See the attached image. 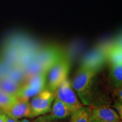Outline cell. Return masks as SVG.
<instances>
[{
  "label": "cell",
  "mask_w": 122,
  "mask_h": 122,
  "mask_svg": "<svg viewBox=\"0 0 122 122\" xmlns=\"http://www.w3.org/2000/svg\"><path fill=\"white\" fill-rule=\"evenodd\" d=\"M113 107L114 109L116 110V112L118 113L119 116L120 117V118L122 119V102L117 101H116L115 104L114 105Z\"/></svg>",
  "instance_id": "16"
},
{
  "label": "cell",
  "mask_w": 122,
  "mask_h": 122,
  "mask_svg": "<svg viewBox=\"0 0 122 122\" xmlns=\"http://www.w3.org/2000/svg\"><path fill=\"white\" fill-rule=\"evenodd\" d=\"M106 57L110 65L122 64L121 37H119L112 43L106 44Z\"/></svg>",
  "instance_id": "10"
},
{
  "label": "cell",
  "mask_w": 122,
  "mask_h": 122,
  "mask_svg": "<svg viewBox=\"0 0 122 122\" xmlns=\"http://www.w3.org/2000/svg\"><path fill=\"white\" fill-rule=\"evenodd\" d=\"M55 98L59 99L69 109L71 112L83 106L73 91L70 81L66 79L53 92Z\"/></svg>",
  "instance_id": "3"
},
{
  "label": "cell",
  "mask_w": 122,
  "mask_h": 122,
  "mask_svg": "<svg viewBox=\"0 0 122 122\" xmlns=\"http://www.w3.org/2000/svg\"><path fill=\"white\" fill-rule=\"evenodd\" d=\"M60 49L56 46H48L39 50L36 54L34 60L41 68L42 72H47L55 63L63 57Z\"/></svg>",
  "instance_id": "5"
},
{
  "label": "cell",
  "mask_w": 122,
  "mask_h": 122,
  "mask_svg": "<svg viewBox=\"0 0 122 122\" xmlns=\"http://www.w3.org/2000/svg\"><path fill=\"white\" fill-rule=\"evenodd\" d=\"M50 113L48 115L39 117L35 122H53L67 118L71 114V111L59 99L55 98Z\"/></svg>",
  "instance_id": "7"
},
{
  "label": "cell",
  "mask_w": 122,
  "mask_h": 122,
  "mask_svg": "<svg viewBox=\"0 0 122 122\" xmlns=\"http://www.w3.org/2000/svg\"><path fill=\"white\" fill-rule=\"evenodd\" d=\"M91 122H103L102 121H101V120H98V119H95V118H92V120H91Z\"/></svg>",
  "instance_id": "19"
},
{
  "label": "cell",
  "mask_w": 122,
  "mask_h": 122,
  "mask_svg": "<svg viewBox=\"0 0 122 122\" xmlns=\"http://www.w3.org/2000/svg\"><path fill=\"white\" fill-rule=\"evenodd\" d=\"M6 115L5 114L0 113V122H5Z\"/></svg>",
  "instance_id": "18"
},
{
  "label": "cell",
  "mask_w": 122,
  "mask_h": 122,
  "mask_svg": "<svg viewBox=\"0 0 122 122\" xmlns=\"http://www.w3.org/2000/svg\"><path fill=\"white\" fill-rule=\"evenodd\" d=\"M6 115L15 119L32 118L31 109L28 99L17 98L15 102L4 111Z\"/></svg>",
  "instance_id": "8"
},
{
  "label": "cell",
  "mask_w": 122,
  "mask_h": 122,
  "mask_svg": "<svg viewBox=\"0 0 122 122\" xmlns=\"http://www.w3.org/2000/svg\"><path fill=\"white\" fill-rule=\"evenodd\" d=\"M5 122H19L17 119H15L11 117H9L6 115V118Z\"/></svg>",
  "instance_id": "17"
},
{
  "label": "cell",
  "mask_w": 122,
  "mask_h": 122,
  "mask_svg": "<svg viewBox=\"0 0 122 122\" xmlns=\"http://www.w3.org/2000/svg\"><path fill=\"white\" fill-rule=\"evenodd\" d=\"M109 80L114 88L122 86V64L118 65H110Z\"/></svg>",
  "instance_id": "13"
},
{
  "label": "cell",
  "mask_w": 122,
  "mask_h": 122,
  "mask_svg": "<svg viewBox=\"0 0 122 122\" xmlns=\"http://www.w3.org/2000/svg\"><path fill=\"white\" fill-rule=\"evenodd\" d=\"M92 118L103 122H121L122 119L113 109L105 106L92 108Z\"/></svg>",
  "instance_id": "9"
},
{
  "label": "cell",
  "mask_w": 122,
  "mask_h": 122,
  "mask_svg": "<svg viewBox=\"0 0 122 122\" xmlns=\"http://www.w3.org/2000/svg\"><path fill=\"white\" fill-rule=\"evenodd\" d=\"M70 68L69 60L65 56L49 68L47 72L48 86L49 91L53 92L64 80L67 78Z\"/></svg>",
  "instance_id": "2"
},
{
  "label": "cell",
  "mask_w": 122,
  "mask_h": 122,
  "mask_svg": "<svg viewBox=\"0 0 122 122\" xmlns=\"http://www.w3.org/2000/svg\"><path fill=\"white\" fill-rule=\"evenodd\" d=\"M17 98L18 97L15 96L7 94L0 91V107L4 111H5L15 102Z\"/></svg>",
  "instance_id": "14"
},
{
  "label": "cell",
  "mask_w": 122,
  "mask_h": 122,
  "mask_svg": "<svg viewBox=\"0 0 122 122\" xmlns=\"http://www.w3.org/2000/svg\"><path fill=\"white\" fill-rule=\"evenodd\" d=\"M107 61L106 44L100 45L84 57L80 68L98 72Z\"/></svg>",
  "instance_id": "6"
},
{
  "label": "cell",
  "mask_w": 122,
  "mask_h": 122,
  "mask_svg": "<svg viewBox=\"0 0 122 122\" xmlns=\"http://www.w3.org/2000/svg\"><path fill=\"white\" fill-rule=\"evenodd\" d=\"M97 72L80 68L76 73L72 83V87L77 92L83 105L88 106L93 101L92 87Z\"/></svg>",
  "instance_id": "1"
},
{
  "label": "cell",
  "mask_w": 122,
  "mask_h": 122,
  "mask_svg": "<svg viewBox=\"0 0 122 122\" xmlns=\"http://www.w3.org/2000/svg\"><path fill=\"white\" fill-rule=\"evenodd\" d=\"M22 85L6 75L0 78V91L16 97Z\"/></svg>",
  "instance_id": "11"
},
{
  "label": "cell",
  "mask_w": 122,
  "mask_h": 122,
  "mask_svg": "<svg viewBox=\"0 0 122 122\" xmlns=\"http://www.w3.org/2000/svg\"><path fill=\"white\" fill-rule=\"evenodd\" d=\"M71 122H91L92 108L81 106L71 114Z\"/></svg>",
  "instance_id": "12"
},
{
  "label": "cell",
  "mask_w": 122,
  "mask_h": 122,
  "mask_svg": "<svg viewBox=\"0 0 122 122\" xmlns=\"http://www.w3.org/2000/svg\"><path fill=\"white\" fill-rule=\"evenodd\" d=\"M55 99L53 92L43 90L36 95L30 102L32 118L49 112Z\"/></svg>",
  "instance_id": "4"
},
{
  "label": "cell",
  "mask_w": 122,
  "mask_h": 122,
  "mask_svg": "<svg viewBox=\"0 0 122 122\" xmlns=\"http://www.w3.org/2000/svg\"><path fill=\"white\" fill-rule=\"evenodd\" d=\"M122 86L118 88H115L114 89V96L117 98V101L122 102Z\"/></svg>",
  "instance_id": "15"
},
{
  "label": "cell",
  "mask_w": 122,
  "mask_h": 122,
  "mask_svg": "<svg viewBox=\"0 0 122 122\" xmlns=\"http://www.w3.org/2000/svg\"><path fill=\"white\" fill-rule=\"evenodd\" d=\"M19 122H30L28 120L26 119H24L22 120L21 121H19Z\"/></svg>",
  "instance_id": "20"
}]
</instances>
